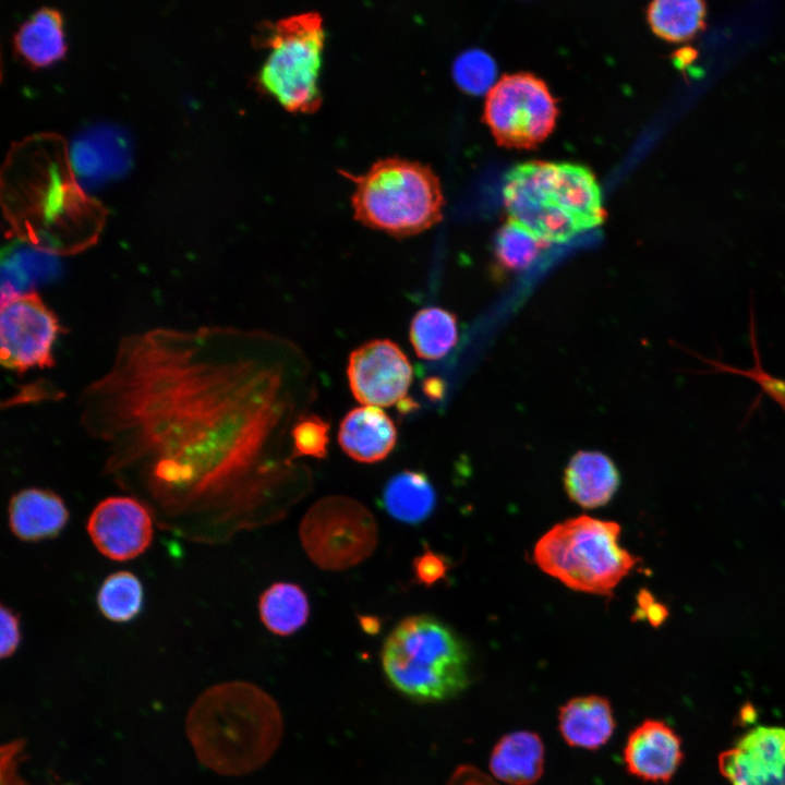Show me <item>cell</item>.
Instances as JSON below:
<instances>
[{
	"label": "cell",
	"mask_w": 785,
	"mask_h": 785,
	"mask_svg": "<svg viewBox=\"0 0 785 785\" xmlns=\"http://www.w3.org/2000/svg\"><path fill=\"white\" fill-rule=\"evenodd\" d=\"M447 569L446 559L427 548L413 560V572L416 581L427 587L444 578Z\"/></svg>",
	"instance_id": "34"
},
{
	"label": "cell",
	"mask_w": 785,
	"mask_h": 785,
	"mask_svg": "<svg viewBox=\"0 0 785 785\" xmlns=\"http://www.w3.org/2000/svg\"><path fill=\"white\" fill-rule=\"evenodd\" d=\"M259 617L277 636H290L307 621L310 604L305 592L291 582H276L259 596Z\"/></svg>",
	"instance_id": "24"
},
{
	"label": "cell",
	"mask_w": 785,
	"mask_h": 785,
	"mask_svg": "<svg viewBox=\"0 0 785 785\" xmlns=\"http://www.w3.org/2000/svg\"><path fill=\"white\" fill-rule=\"evenodd\" d=\"M338 443L351 459L374 463L384 460L395 448L397 428L382 408L361 404L342 418Z\"/></svg>",
	"instance_id": "18"
},
{
	"label": "cell",
	"mask_w": 785,
	"mask_h": 785,
	"mask_svg": "<svg viewBox=\"0 0 785 785\" xmlns=\"http://www.w3.org/2000/svg\"><path fill=\"white\" fill-rule=\"evenodd\" d=\"M615 727L611 702L601 696L575 697L558 712V730L564 740L575 748H601L609 740Z\"/></svg>",
	"instance_id": "19"
},
{
	"label": "cell",
	"mask_w": 785,
	"mask_h": 785,
	"mask_svg": "<svg viewBox=\"0 0 785 785\" xmlns=\"http://www.w3.org/2000/svg\"><path fill=\"white\" fill-rule=\"evenodd\" d=\"M639 609L642 617H645L652 626H660L668 616V609L660 602H656L653 595L648 591H642L638 595Z\"/></svg>",
	"instance_id": "36"
},
{
	"label": "cell",
	"mask_w": 785,
	"mask_h": 785,
	"mask_svg": "<svg viewBox=\"0 0 785 785\" xmlns=\"http://www.w3.org/2000/svg\"><path fill=\"white\" fill-rule=\"evenodd\" d=\"M381 662L391 686L418 702L452 698L470 680L461 639L430 615L401 619L383 644Z\"/></svg>",
	"instance_id": "5"
},
{
	"label": "cell",
	"mask_w": 785,
	"mask_h": 785,
	"mask_svg": "<svg viewBox=\"0 0 785 785\" xmlns=\"http://www.w3.org/2000/svg\"><path fill=\"white\" fill-rule=\"evenodd\" d=\"M503 198L509 219L547 243L566 242L606 217L594 174L570 162L517 165L505 176Z\"/></svg>",
	"instance_id": "4"
},
{
	"label": "cell",
	"mask_w": 785,
	"mask_h": 785,
	"mask_svg": "<svg viewBox=\"0 0 785 785\" xmlns=\"http://www.w3.org/2000/svg\"><path fill=\"white\" fill-rule=\"evenodd\" d=\"M706 3L701 0H656L647 9L653 33L669 43H686L705 28Z\"/></svg>",
	"instance_id": "25"
},
{
	"label": "cell",
	"mask_w": 785,
	"mask_h": 785,
	"mask_svg": "<svg viewBox=\"0 0 785 785\" xmlns=\"http://www.w3.org/2000/svg\"><path fill=\"white\" fill-rule=\"evenodd\" d=\"M730 785H785V728L757 726L717 759Z\"/></svg>",
	"instance_id": "14"
},
{
	"label": "cell",
	"mask_w": 785,
	"mask_h": 785,
	"mask_svg": "<svg viewBox=\"0 0 785 785\" xmlns=\"http://www.w3.org/2000/svg\"><path fill=\"white\" fill-rule=\"evenodd\" d=\"M302 546L322 569L343 570L372 555L377 527L372 512L360 502L341 495L317 500L300 524Z\"/></svg>",
	"instance_id": "9"
},
{
	"label": "cell",
	"mask_w": 785,
	"mask_h": 785,
	"mask_svg": "<svg viewBox=\"0 0 785 785\" xmlns=\"http://www.w3.org/2000/svg\"><path fill=\"white\" fill-rule=\"evenodd\" d=\"M619 484L614 462L599 451H579L565 471V486L569 497L584 508L605 505Z\"/></svg>",
	"instance_id": "21"
},
{
	"label": "cell",
	"mask_w": 785,
	"mask_h": 785,
	"mask_svg": "<svg viewBox=\"0 0 785 785\" xmlns=\"http://www.w3.org/2000/svg\"><path fill=\"white\" fill-rule=\"evenodd\" d=\"M545 749L540 736L519 730L503 736L490 757L493 775L508 785H532L544 770Z\"/></svg>",
	"instance_id": "20"
},
{
	"label": "cell",
	"mask_w": 785,
	"mask_h": 785,
	"mask_svg": "<svg viewBox=\"0 0 785 785\" xmlns=\"http://www.w3.org/2000/svg\"><path fill=\"white\" fill-rule=\"evenodd\" d=\"M154 516L136 497L109 496L92 510L86 530L96 550L114 561H128L148 550Z\"/></svg>",
	"instance_id": "13"
},
{
	"label": "cell",
	"mask_w": 785,
	"mask_h": 785,
	"mask_svg": "<svg viewBox=\"0 0 785 785\" xmlns=\"http://www.w3.org/2000/svg\"><path fill=\"white\" fill-rule=\"evenodd\" d=\"M623 758L629 774L647 782L667 783L684 760L681 739L665 722L649 718L630 732Z\"/></svg>",
	"instance_id": "16"
},
{
	"label": "cell",
	"mask_w": 785,
	"mask_h": 785,
	"mask_svg": "<svg viewBox=\"0 0 785 785\" xmlns=\"http://www.w3.org/2000/svg\"><path fill=\"white\" fill-rule=\"evenodd\" d=\"M325 29L315 11L279 19L264 27L267 56L258 71L259 87L291 112H313L322 102L318 87Z\"/></svg>",
	"instance_id": "8"
},
{
	"label": "cell",
	"mask_w": 785,
	"mask_h": 785,
	"mask_svg": "<svg viewBox=\"0 0 785 785\" xmlns=\"http://www.w3.org/2000/svg\"><path fill=\"white\" fill-rule=\"evenodd\" d=\"M328 432L329 424L321 416L312 412L302 415L291 432L292 458H325L329 444Z\"/></svg>",
	"instance_id": "31"
},
{
	"label": "cell",
	"mask_w": 785,
	"mask_h": 785,
	"mask_svg": "<svg viewBox=\"0 0 785 785\" xmlns=\"http://www.w3.org/2000/svg\"><path fill=\"white\" fill-rule=\"evenodd\" d=\"M547 244L522 225L508 219L497 231L495 239L496 271L526 269Z\"/></svg>",
	"instance_id": "28"
},
{
	"label": "cell",
	"mask_w": 785,
	"mask_h": 785,
	"mask_svg": "<svg viewBox=\"0 0 785 785\" xmlns=\"http://www.w3.org/2000/svg\"><path fill=\"white\" fill-rule=\"evenodd\" d=\"M144 593L143 583L135 573L114 571L102 580L97 590L98 611L112 623H130L143 611Z\"/></svg>",
	"instance_id": "27"
},
{
	"label": "cell",
	"mask_w": 785,
	"mask_h": 785,
	"mask_svg": "<svg viewBox=\"0 0 785 785\" xmlns=\"http://www.w3.org/2000/svg\"><path fill=\"white\" fill-rule=\"evenodd\" d=\"M619 534L616 522L572 518L540 539L534 559L542 570L573 590L607 594L639 561L620 546Z\"/></svg>",
	"instance_id": "7"
},
{
	"label": "cell",
	"mask_w": 785,
	"mask_h": 785,
	"mask_svg": "<svg viewBox=\"0 0 785 785\" xmlns=\"http://www.w3.org/2000/svg\"><path fill=\"white\" fill-rule=\"evenodd\" d=\"M61 331L57 314L35 290L1 301V365L16 373L52 367Z\"/></svg>",
	"instance_id": "11"
},
{
	"label": "cell",
	"mask_w": 785,
	"mask_h": 785,
	"mask_svg": "<svg viewBox=\"0 0 785 785\" xmlns=\"http://www.w3.org/2000/svg\"><path fill=\"white\" fill-rule=\"evenodd\" d=\"M382 498L388 515L408 524L424 521L436 503V494L428 478L413 470L395 474L386 483Z\"/></svg>",
	"instance_id": "22"
},
{
	"label": "cell",
	"mask_w": 785,
	"mask_h": 785,
	"mask_svg": "<svg viewBox=\"0 0 785 785\" xmlns=\"http://www.w3.org/2000/svg\"><path fill=\"white\" fill-rule=\"evenodd\" d=\"M456 83L472 95L487 94L496 84L495 60L482 49H470L460 53L452 65Z\"/></svg>",
	"instance_id": "30"
},
{
	"label": "cell",
	"mask_w": 785,
	"mask_h": 785,
	"mask_svg": "<svg viewBox=\"0 0 785 785\" xmlns=\"http://www.w3.org/2000/svg\"><path fill=\"white\" fill-rule=\"evenodd\" d=\"M283 723L276 701L249 681L206 689L191 706L186 736L197 760L221 775H243L276 751Z\"/></svg>",
	"instance_id": "3"
},
{
	"label": "cell",
	"mask_w": 785,
	"mask_h": 785,
	"mask_svg": "<svg viewBox=\"0 0 785 785\" xmlns=\"http://www.w3.org/2000/svg\"><path fill=\"white\" fill-rule=\"evenodd\" d=\"M446 785H498L491 776L473 765H460Z\"/></svg>",
	"instance_id": "35"
},
{
	"label": "cell",
	"mask_w": 785,
	"mask_h": 785,
	"mask_svg": "<svg viewBox=\"0 0 785 785\" xmlns=\"http://www.w3.org/2000/svg\"><path fill=\"white\" fill-rule=\"evenodd\" d=\"M351 205L364 226L394 237L418 234L442 219L444 197L433 170L398 157L377 160L357 177Z\"/></svg>",
	"instance_id": "6"
},
{
	"label": "cell",
	"mask_w": 785,
	"mask_h": 785,
	"mask_svg": "<svg viewBox=\"0 0 785 785\" xmlns=\"http://www.w3.org/2000/svg\"><path fill=\"white\" fill-rule=\"evenodd\" d=\"M315 381L300 349L261 330L155 327L125 335L81 391L104 470L160 529L221 542L279 519L305 492L283 454Z\"/></svg>",
	"instance_id": "1"
},
{
	"label": "cell",
	"mask_w": 785,
	"mask_h": 785,
	"mask_svg": "<svg viewBox=\"0 0 785 785\" xmlns=\"http://www.w3.org/2000/svg\"><path fill=\"white\" fill-rule=\"evenodd\" d=\"M69 159L78 182L95 186L129 168L131 142L117 125L94 124L72 138Z\"/></svg>",
	"instance_id": "15"
},
{
	"label": "cell",
	"mask_w": 785,
	"mask_h": 785,
	"mask_svg": "<svg viewBox=\"0 0 785 785\" xmlns=\"http://www.w3.org/2000/svg\"><path fill=\"white\" fill-rule=\"evenodd\" d=\"M70 512L63 498L52 490L27 487L14 493L8 506L9 527L23 542L57 538L68 524Z\"/></svg>",
	"instance_id": "17"
},
{
	"label": "cell",
	"mask_w": 785,
	"mask_h": 785,
	"mask_svg": "<svg viewBox=\"0 0 785 785\" xmlns=\"http://www.w3.org/2000/svg\"><path fill=\"white\" fill-rule=\"evenodd\" d=\"M26 741L15 738L2 744L0 748V783L1 785H31L19 774V764L24 759Z\"/></svg>",
	"instance_id": "32"
},
{
	"label": "cell",
	"mask_w": 785,
	"mask_h": 785,
	"mask_svg": "<svg viewBox=\"0 0 785 785\" xmlns=\"http://www.w3.org/2000/svg\"><path fill=\"white\" fill-rule=\"evenodd\" d=\"M557 114L547 85L519 72L503 75L486 94L483 118L499 145L530 148L550 135Z\"/></svg>",
	"instance_id": "10"
},
{
	"label": "cell",
	"mask_w": 785,
	"mask_h": 785,
	"mask_svg": "<svg viewBox=\"0 0 785 785\" xmlns=\"http://www.w3.org/2000/svg\"><path fill=\"white\" fill-rule=\"evenodd\" d=\"M409 337L418 357L425 360L442 359L457 342V317L438 306L424 307L412 317Z\"/></svg>",
	"instance_id": "26"
},
{
	"label": "cell",
	"mask_w": 785,
	"mask_h": 785,
	"mask_svg": "<svg viewBox=\"0 0 785 785\" xmlns=\"http://www.w3.org/2000/svg\"><path fill=\"white\" fill-rule=\"evenodd\" d=\"M21 618L16 611L1 603V659L12 657L22 642Z\"/></svg>",
	"instance_id": "33"
},
{
	"label": "cell",
	"mask_w": 785,
	"mask_h": 785,
	"mask_svg": "<svg viewBox=\"0 0 785 785\" xmlns=\"http://www.w3.org/2000/svg\"><path fill=\"white\" fill-rule=\"evenodd\" d=\"M698 58V51L691 46H684L677 49L672 60L678 70L685 71Z\"/></svg>",
	"instance_id": "37"
},
{
	"label": "cell",
	"mask_w": 785,
	"mask_h": 785,
	"mask_svg": "<svg viewBox=\"0 0 785 785\" xmlns=\"http://www.w3.org/2000/svg\"><path fill=\"white\" fill-rule=\"evenodd\" d=\"M347 377L353 397L361 404L388 408L408 402L413 370L396 342L374 339L350 353Z\"/></svg>",
	"instance_id": "12"
},
{
	"label": "cell",
	"mask_w": 785,
	"mask_h": 785,
	"mask_svg": "<svg viewBox=\"0 0 785 785\" xmlns=\"http://www.w3.org/2000/svg\"><path fill=\"white\" fill-rule=\"evenodd\" d=\"M21 55L36 65L59 59L65 51L62 19L58 10L41 8L24 21L14 34Z\"/></svg>",
	"instance_id": "23"
},
{
	"label": "cell",
	"mask_w": 785,
	"mask_h": 785,
	"mask_svg": "<svg viewBox=\"0 0 785 785\" xmlns=\"http://www.w3.org/2000/svg\"><path fill=\"white\" fill-rule=\"evenodd\" d=\"M749 340L751 345L752 355L754 364L750 369H739L737 366L729 365L727 363H723L717 360H712L705 357H702L691 350H688L689 353L704 362L705 364H709L711 370L705 372H699L703 374H715V373H729L739 375L742 377H746L748 379L753 381L759 385L760 387V395H766L770 397L774 402H776L782 410L785 412V379L777 377L769 372H766L761 363V355L758 345V338H757V329H756V319H754V310H753V303L751 301L750 304V312H749Z\"/></svg>",
	"instance_id": "29"
},
{
	"label": "cell",
	"mask_w": 785,
	"mask_h": 785,
	"mask_svg": "<svg viewBox=\"0 0 785 785\" xmlns=\"http://www.w3.org/2000/svg\"><path fill=\"white\" fill-rule=\"evenodd\" d=\"M62 141L33 137L11 150L3 171V208L21 243L53 256L80 253L96 243L102 206L76 179Z\"/></svg>",
	"instance_id": "2"
}]
</instances>
